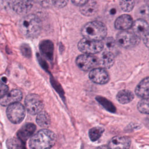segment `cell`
I'll use <instances>...</instances> for the list:
<instances>
[{"mask_svg": "<svg viewBox=\"0 0 149 149\" xmlns=\"http://www.w3.org/2000/svg\"><path fill=\"white\" fill-rule=\"evenodd\" d=\"M103 43V49L112 52L115 55L118 51V44L116 40L112 37H105L102 40Z\"/></svg>", "mask_w": 149, "mask_h": 149, "instance_id": "44dd1931", "label": "cell"}, {"mask_svg": "<svg viewBox=\"0 0 149 149\" xmlns=\"http://www.w3.org/2000/svg\"><path fill=\"white\" fill-rule=\"evenodd\" d=\"M79 10L82 15L86 16H91L98 12V5L95 1H88L80 6Z\"/></svg>", "mask_w": 149, "mask_h": 149, "instance_id": "ac0fdd59", "label": "cell"}, {"mask_svg": "<svg viewBox=\"0 0 149 149\" xmlns=\"http://www.w3.org/2000/svg\"><path fill=\"white\" fill-rule=\"evenodd\" d=\"M148 77L143 79L136 86L135 88V94L141 98H148Z\"/></svg>", "mask_w": 149, "mask_h": 149, "instance_id": "d6986e66", "label": "cell"}, {"mask_svg": "<svg viewBox=\"0 0 149 149\" xmlns=\"http://www.w3.org/2000/svg\"><path fill=\"white\" fill-rule=\"evenodd\" d=\"M132 30L133 33L142 39L146 46L148 47V33L149 27L147 22L143 19H138L135 20L132 24Z\"/></svg>", "mask_w": 149, "mask_h": 149, "instance_id": "ba28073f", "label": "cell"}, {"mask_svg": "<svg viewBox=\"0 0 149 149\" xmlns=\"http://www.w3.org/2000/svg\"><path fill=\"white\" fill-rule=\"evenodd\" d=\"M119 4L122 10L129 12L133 10L135 4V0H119Z\"/></svg>", "mask_w": 149, "mask_h": 149, "instance_id": "484cf974", "label": "cell"}, {"mask_svg": "<svg viewBox=\"0 0 149 149\" xmlns=\"http://www.w3.org/2000/svg\"><path fill=\"white\" fill-rule=\"evenodd\" d=\"M81 35L88 39L102 41L107 34L105 24L100 21H92L86 23L81 29Z\"/></svg>", "mask_w": 149, "mask_h": 149, "instance_id": "3957f363", "label": "cell"}, {"mask_svg": "<svg viewBox=\"0 0 149 149\" xmlns=\"http://www.w3.org/2000/svg\"><path fill=\"white\" fill-rule=\"evenodd\" d=\"M36 126L32 123H27L24 124L18 130L17 133V137L23 142L25 143L35 132Z\"/></svg>", "mask_w": 149, "mask_h": 149, "instance_id": "2e32d148", "label": "cell"}, {"mask_svg": "<svg viewBox=\"0 0 149 149\" xmlns=\"http://www.w3.org/2000/svg\"><path fill=\"white\" fill-rule=\"evenodd\" d=\"M71 1L73 4L79 6L84 5V3H86L88 1V0H71Z\"/></svg>", "mask_w": 149, "mask_h": 149, "instance_id": "d6a6232c", "label": "cell"}, {"mask_svg": "<svg viewBox=\"0 0 149 149\" xmlns=\"http://www.w3.org/2000/svg\"><path fill=\"white\" fill-rule=\"evenodd\" d=\"M116 9L114 8H112L110 9V10H109V14L111 16H113L115 13H116Z\"/></svg>", "mask_w": 149, "mask_h": 149, "instance_id": "836d02e7", "label": "cell"}, {"mask_svg": "<svg viewBox=\"0 0 149 149\" xmlns=\"http://www.w3.org/2000/svg\"><path fill=\"white\" fill-rule=\"evenodd\" d=\"M37 1L44 7H49L52 5V0H37Z\"/></svg>", "mask_w": 149, "mask_h": 149, "instance_id": "1f68e13d", "label": "cell"}, {"mask_svg": "<svg viewBox=\"0 0 149 149\" xmlns=\"http://www.w3.org/2000/svg\"><path fill=\"white\" fill-rule=\"evenodd\" d=\"M131 139L127 136H116L108 142V147L109 148H129L130 147Z\"/></svg>", "mask_w": 149, "mask_h": 149, "instance_id": "7c38bea8", "label": "cell"}, {"mask_svg": "<svg viewBox=\"0 0 149 149\" xmlns=\"http://www.w3.org/2000/svg\"><path fill=\"white\" fill-rule=\"evenodd\" d=\"M20 51L22 54L27 58H29L31 56V50L30 46L27 44H22L20 46Z\"/></svg>", "mask_w": 149, "mask_h": 149, "instance_id": "83f0119b", "label": "cell"}, {"mask_svg": "<svg viewBox=\"0 0 149 149\" xmlns=\"http://www.w3.org/2000/svg\"><path fill=\"white\" fill-rule=\"evenodd\" d=\"M104 132V129L100 126H95L90 129L88 131V136L91 141L98 140Z\"/></svg>", "mask_w": 149, "mask_h": 149, "instance_id": "cb8c5ba5", "label": "cell"}, {"mask_svg": "<svg viewBox=\"0 0 149 149\" xmlns=\"http://www.w3.org/2000/svg\"><path fill=\"white\" fill-rule=\"evenodd\" d=\"M52 5L56 8H62L67 5L69 0H52Z\"/></svg>", "mask_w": 149, "mask_h": 149, "instance_id": "f546056e", "label": "cell"}, {"mask_svg": "<svg viewBox=\"0 0 149 149\" xmlns=\"http://www.w3.org/2000/svg\"><path fill=\"white\" fill-rule=\"evenodd\" d=\"M133 23L131 16L123 14L116 18L115 22V27L120 30H126L132 27Z\"/></svg>", "mask_w": 149, "mask_h": 149, "instance_id": "e0dca14e", "label": "cell"}, {"mask_svg": "<svg viewBox=\"0 0 149 149\" xmlns=\"http://www.w3.org/2000/svg\"><path fill=\"white\" fill-rule=\"evenodd\" d=\"M90 79L98 84H107L110 79L108 72L103 68H94L90 70L88 74Z\"/></svg>", "mask_w": 149, "mask_h": 149, "instance_id": "30bf717a", "label": "cell"}, {"mask_svg": "<svg viewBox=\"0 0 149 149\" xmlns=\"http://www.w3.org/2000/svg\"><path fill=\"white\" fill-rule=\"evenodd\" d=\"M95 99L99 102V104H101L106 110L110 112H115L116 111V108L113 104L105 97L97 96L96 97Z\"/></svg>", "mask_w": 149, "mask_h": 149, "instance_id": "d4e9b609", "label": "cell"}, {"mask_svg": "<svg viewBox=\"0 0 149 149\" xmlns=\"http://www.w3.org/2000/svg\"><path fill=\"white\" fill-rule=\"evenodd\" d=\"M41 29V20L34 14H29L23 16L19 22V29L20 33L28 38L38 37Z\"/></svg>", "mask_w": 149, "mask_h": 149, "instance_id": "6da1fadb", "label": "cell"}, {"mask_svg": "<svg viewBox=\"0 0 149 149\" xmlns=\"http://www.w3.org/2000/svg\"><path fill=\"white\" fill-rule=\"evenodd\" d=\"M33 6V0H15L13 4V9L19 15L28 13Z\"/></svg>", "mask_w": 149, "mask_h": 149, "instance_id": "9a60e30c", "label": "cell"}, {"mask_svg": "<svg viewBox=\"0 0 149 149\" xmlns=\"http://www.w3.org/2000/svg\"><path fill=\"white\" fill-rule=\"evenodd\" d=\"M6 115L12 123L19 124L23 121L25 117V108L18 102L11 104L8 105L6 109Z\"/></svg>", "mask_w": 149, "mask_h": 149, "instance_id": "8992f818", "label": "cell"}, {"mask_svg": "<svg viewBox=\"0 0 149 149\" xmlns=\"http://www.w3.org/2000/svg\"><path fill=\"white\" fill-rule=\"evenodd\" d=\"M24 104L27 112L33 115L41 112L44 108V102L42 98L34 93H30L26 97Z\"/></svg>", "mask_w": 149, "mask_h": 149, "instance_id": "52a82bcc", "label": "cell"}, {"mask_svg": "<svg viewBox=\"0 0 149 149\" xmlns=\"http://www.w3.org/2000/svg\"><path fill=\"white\" fill-rule=\"evenodd\" d=\"M101 52L100 56L98 58V65L105 69L110 68L114 63L115 55L105 49H102Z\"/></svg>", "mask_w": 149, "mask_h": 149, "instance_id": "4fadbf2b", "label": "cell"}, {"mask_svg": "<svg viewBox=\"0 0 149 149\" xmlns=\"http://www.w3.org/2000/svg\"><path fill=\"white\" fill-rule=\"evenodd\" d=\"M137 109L142 113L148 114V98H141L137 104Z\"/></svg>", "mask_w": 149, "mask_h": 149, "instance_id": "4316f807", "label": "cell"}, {"mask_svg": "<svg viewBox=\"0 0 149 149\" xmlns=\"http://www.w3.org/2000/svg\"><path fill=\"white\" fill-rule=\"evenodd\" d=\"M78 49L81 52L87 54H95L100 52L103 49L102 41L83 38L77 44Z\"/></svg>", "mask_w": 149, "mask_h": 149, "instance_id": "277c9868", "label": "cell"}, {"mask_svg": "<svg viewBox=\"0 0 149 149\" xmlns=\"http://www.w3.org/2000/svg\"><path fill=\"white\" fill-rule=\"evenodd\" d=\"M22 98V92L19 89H14L0 98V104L3 106H8L11 104L19 102Z\"/></svg>", "mask_w": 149, "mask_h": 149, "instance_id": "8fae6325", "label": "cell"}, {"mask_svg": "<svg viewBox=\"0 0 149 149\" xmlns=\"http://www.w3.org/2000/svg\"><path fill=\"white\" fill-rule=\"evenodd\" d=\"M134 98V94L131 91L125 89L119 91L116 96L117 101L122 104H126L130 102L133 101Z\"/></svg>", "mask_w": 149, "mask_h": 149, "instance_id": "ffe728a7", "label": "cell"}, {"mask_svg": "<svg viewBox=\"0 0 149 149\" xmlns=\"http://www.w3.org/2000/svg\"><path fill=\"white\" fill-rule=\"evenodd\" d=\"M36 122L40 127L47 128L51 125V119L49 115L44 111H41L37 113Z\"/></svg>", "mask_w": 149, "mask_h": 149, "instance_id": "7402d4cb", "label": "cell"}, {"mask_svg": "<svg viewBox=\"0 0 149 149\" xmlns=\"http://www.w3.org/2000/svg\"><path fill=\"white\" fill-rule=\"evenodd\" d=\"M76 64L81 70L88 71L98 65V58L91 54H84L76 58Z\"/></svg>", "mask_w": 149, "mask_h": 149, "instance_id": "9c48e42d", "label": "cell"}, {"mask_svg": "<svg viewBox=\"0 0 149 149\" xmlns=\"http://www.w3.org/2000/svg\"><path fill=\"white\" fill-rule=\"evenodd\" d=\"M116 41L119 46L124 48H130L137 46L140 39L134 33L122 30L117 34Z\"/></svg>", "mask_w": 149, "mask_h": 149, "instance_id": "5b68a950", "label": "cell"}, {"mask_svg": "<svg viewBox=\"0 0 149 149\" xmlns=\"http://www.w3.org/2000/svg\"><path fill=\"white\" fill-rule=\"evenodd\" d=\"M55 133L47 129L38 131L31 136L29 143V147L33 149H45L52 147L56 143Z\"/></svg>", "mask_w": 149, "mask_h": 149, "instance_id": "7a4b0ae2", "label": "cell"}, {"mask_svg": "<svg viewBox=\"0 0 149 149\" xmlns=\"http://www.w3.org/2000/svg\"><path fill=\"white\" fill-rule=\"evenodd\" d=\"M39 49L42 56L50 62L53 61L54 44L51 41L45 40L41 41L39 44Z\"/></svg>", "mask_w": 149, "mask_h": 149, "instance_id": "5bb4252c", "label": "cell"}, {"mask_svg": "<svg viewBox=\"0 0 149 149\" xmlns=\"http://www.w3.org/2000/svg\"><path fill=\"white\" fill-rule=\"evenodd\" d=\"M6 147L10 149L25 148V143L23 142L18 137H11L7 140Z\"/></svg>", "mask_w": 149, "mask_h": 149, "instance_id": "603a6c76", "label": "cell"}, {"mask_svg": "<svg viewBox=\"0 0 149 149\" xmlns=\"http://www.w3.org/2000/svg\"><path fill=\"white\" fill-rule=\"evenodd\" d=\"M137 15L140 19H145V18L148 17V8L147 6H143L139 9L137 11Z\"/></svg>", "mask_w": 149, "mask_h": 149, "instance_id": "f1b7e54d", "label": "cell"}, {"mask_svg": "<svg viewBox=\"0 0 149 149\" xmlns=\"http://www.w3.org/2000/svg\"><path fill=\"white\" fill-rule=\"evenodd\" d=\"M3 80H4V81H5V82H6V78H5V77H3Z\"/></svg>", "mask_w": 149, "mask_h": 149, "instance_id": "e575fe53", "label": "cell"}, {"mask_svg": "<svg viewBox=\"0 0 149 149\" xmlns=\"http://www.w3.org/2000/svg\"><path fill=\"white\" fill-rule=\"evenodd\" d=\"M8 86L0 81V98L3 96L8 91Z\"/></svg>", "mask_w": 149, "mask_h": 149, "instance_id": "4dcf8cb0", "label": "cell"}]
</instances>
